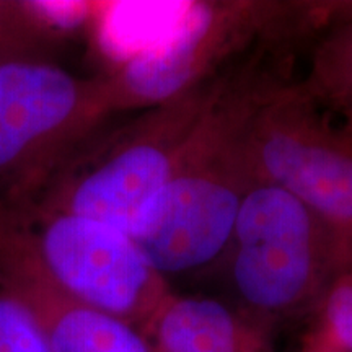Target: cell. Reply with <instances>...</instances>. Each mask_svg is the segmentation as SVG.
Wrapping results in <instances>:
<instances>
[{
  "label": "cell",
  "instance_id": "5",
  "mask_svg": "<svg viewBox=\"0 0 352 352\" xmlns=\"http://www.w3.org/2000/svg\"><path fill=\"white\" fill-rule=\"evenodd\" d=\"M279 72L258 91L245 124L250 178L296 196L352 243V139L300 82Z\"/></svg>",
  "mask_w": 352,
  "mask_h": 352
},
{
  "label": "cell",
  "instance_id": "7",
  "mask_svg": "<svg viewBox=\"0 0 352 352\" xmlns=\"http://www.w3.org/2000/svg\"><path fill=\"white\" fill-rule=\"evenodd\" d=\"M296 7L294 2H195L166 41L100 76L109 113L142 111L209 80L261 39L285 32Z\"/></svg>",
  "mask_w": 352,
  "mask_h": 352
},
{
  "label": "cell",
  "instance_id": "2",
  "mask_svg": "<svg viewBox=\"0 0 352 352\" xmlns=\"http://www.w3.org/2000/svg\"><path fill=\"white\" fill-rule=\"evenodd\" d=\"M223 70L126 124L100 127L21 202L100 220L134 236L173 176Z\"/></svg>",
  "mask_w": 352,
  "mask_h": 352
},
{
  "label": "cell",
  "instance_id": "9",
  "mask_svg": "<svg viewBox=\"0 0 352 352\" xmlns=\"http://www.w3.org/2000/svg\"><path fill=\"white\" fill-rule=\"evenodd\" d=\"M142 334L152 352H267L263 328L210 297L170 294Z\"/></svg>",
  "mask_w": 352,
  "mask_h": 352
},
{
  "label": "cell",
  "instance_id": "14",
  "mask_svg": "<svg viewBox=\"0 0 352 352\" xmlns=\"http://www.w3.org/2000/svg\"><path fill=\"white\" fill-rule=\"evenodd\" d=\"M0 352H52L32 310L0 287Z\"/></svg>",
  "mask_w": 352,
  "mask_h": 352
},
{
  "label": "cell",
  "instance_id": "12",
  "mask_svg": "<svg viewBox=\"0 0 352 352\" xmlns=\"http://www.w3.org/2000/svg\"><path fill=\"white\" fill-rule=\"evenodd\" d=\"M64 33L44 3L0 0V65L54 60Z\"/></svg>",
  "mask_w": 352,
  "mask_h": 352
},
{
  "label": "cell",
  "instance_id": "11",
  "mask_svg": "<svg viewBox=\"0 0 352 352\" xmlns=\"http://www.w3.org/2000/svg\"><path fill=\"white\" fill-rule=\"evenodd\" d=\"M192 3H107L95 6L91 20L98 21L101 43L107 52L116 56V65L166 41L186 20Z\"/></svg>",
  "mask_w": 352,
  "mask_h": 352
},
{
  "label": "cell",
  "instance_id": "4",
  "mask_svg": "<svg viewBox=\"0 0 352 352\" xmlns=\"http://www.w3.org/2000/svg\"><path fill=\"white\" fill-rule=\"evenodd\" d=\"M3 217L56 287L138 328L170 296L168 280L131 235L100 220L0 202Z\"/></svg>",
  "mask_w": 352,
  "mask_h": 352
},
{
  "label": "cell",
  "instance_id": "13",
  "mask_svg": "<svg viewBox=\"0 0 352 352\" xmlns=\"http://www.w3.org/2000/svg\"><path fill=\"white\" fill-rule=\"evenodd\" d=\"M314 311L316 324L307 352H352V250Z\"/></svg>",
  "mask_w": 352,
  "mask_h": 352
},
{
  "label": "cell",
  "instance_id": "10",
  "mask_svg": "<svg viewBox=\"0 0 352 352\" xmlns=\"http://www.w3.org/2000/svg\"><path fill=\"white\" fill-rule=\"evenodd\" d=\"M302 87L352 139V10L314 38Z\"/></svg>",
  "mask_w": 352,
  "mask_h": 352
},
{
  "label": "cell",
  "instance_id": "6",
  "mask_svg": "<svg viewBox=\"0 0 352 352\" xmlns=\"http://www.w3.org/2000/svg\"><path fill=\"white\" fill-rule=\"evenodd\" d=\"M109 114L100 77L56 60L0 65V202L32 196Z\"/></svg>",
  "mask_w": 352,
  "mask_h": 352
},
{
  "label": "cell",
  "instance_id": "3",
  "mask_svg": "<svg viewBox=\"0 0 352 352\" xmlns=\"http://www.w3.org/2000/svg\"><path fill=\"white\" fill-rule=\"evenodd\" d=\"M351 250L349 240L296 196L252 183L222 259L240 314L266 329L314 311Z\"/></svg>",
  "mask_w": 352,
  "mask_h": 352
},
{
  "label": "cell",
  "instance_id": "8",
  "mask_svg": "<svg viewBox=\"0 0 352 352\" xmlns=\"http://www.w3.org/2000/svg\"><path fill=\"white\" fill-rule=\"evenodd\" d=\"M0 287L36 316L52 352H152L138 328L56 287L0 210Z\"/></svg>",
  "mask_w": 352,
  "mask_h": 352
},
{
  "label": "cell",
  "instance_id": "1",
  "mask_svg": "<svg viewBox=\"0 0 352 352\" xmlns=\"http://www.w3.org/2000/svg\"><path fill=\"white\" fill-rule=\"evenodd\" d=\"M259 43L223 70L222 82L192 131L164 191L132 236L162 276L186 274L222 261L252 184L243 131L258 91L279 67Z\"/></svg>",
  "mask_w": 352,
  "mask_h": 352
}]
</instances>
